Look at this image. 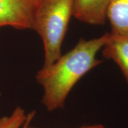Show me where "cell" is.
<instances>
[{
    "mask_svg": "<svg viewBox=\"0 0 128 128\" xmlns=\"http://www.w3.org/2000/svg\"><path fill=\"white\" fill-rule=\"evenodd\" d=\"M108 33L89 40L81 38L72 50L61 55L52 65L38 71L35 78L44 90L41 102L47 110L63 108L69 94L79 80L103 62L96 56L104 45Z\"/></svg>",
    "mask_w": 128,
    "mask_h": 128,
    "instance_id": "cell-1",
    "label": "cell"
},
{
    "mask_svg": "<svg viewBox=\"0 0 128 128\" xmlns=\"http://www.w3.org/2000/svg\"><path fill=\"white\" fill-rule=\"evenodd\" d=\"M72 0H41L35 11L33 29L42 40L44 64L50 66L61 56V47L73 16Z\"/></svg>",
    "mask_w": 128,
    "mask_h": 128,
    "instance_id": "cell-2",
    "label": "cell"
},
{
    "mask_svg": "<svg viewBox=\"0 0 128 128\" xmlns=\"http://www.w3.org/2000/svg\"><path fill=\"white\" fill-rule=\"evenodd\" d=\"M36 0H0V28L33 29Z\"/></svg>",
    "mask_w": 128,
    "mask_h": 128,
    "instance_id": "cell-3",
    "label": "cell"
},
{
    "mask_svg": "<svg viewBox=\"0 0 128 128\" xmlns=\"http://www.w3.org/2000/svg\"><path fill=\"white\" fill-rule=\"evenodd\" d=\"M112 0H72L73 16L92 25H103Z\"/></svg>",
    "mask_w": 128,
    "mask_h": 128,
    "instance_id": "cell-4",
    "label": "cell"
},
{
    "mask_svg": "<svg viewBox=\"0 0 128 128\" xmlns=\"http://www.w3.org/2000/svg\"><path fill=\"white\" fill-rule=\"evenodd\" d=\"M102 54L106 59L113 60L118 65L128 86V37L109 33L102 48Z\"/></svg>",
    "mask_w": 128,
    "mask_h": 128,
    "instance_id": "cell-5",
    "label": "cell"
},
{
    "mask_svg": "<svg viewBox=\"0 0 128 128\" xmlns=\"http://www.w3.org/2000/svg\"><path fill=\"white\" fill-rule=\"evenodd\" d=\"M107 18L111 26V34L128 37V0H112Z\"/></svg>",
    "mask_w": 128,
    "mask_h": 128,
    "instance_id": "cell-6",
    "label": "cell"
},
{
    "mask_svg": "<svg viewBox=\"0 0 128 128\" xmlns=\"http://www.w3.org/2000/svg\"><path fill=\"white\" fill-rule=\"evenodd\" d=\"M29 113L20 106L17 107L8 116L0 118V128H22L28 120Z\"/></svg>",
    "mask_w": 128,
    "mask_h": 128,
    "instance_id": "cell-7",
    "label": "cell"
},
{
    "mask_svg": "<svg viewBox=\"0 0 128 128\" xmlns=\"http://www.w3.org/2000/svg\"><path fill=\"white\" fill-rule=\"evenodd\" d=\"M35 114H36L35 111H32L30 112L29 118H28V120L26 122V124L24 128H40L36 127V126H32L31 124H31L32 120H33V118H34ZM78 128H106V127L102 124H92V125L81 126V127H80Z\"/></svg>",
    "mask_w": 128,
    "mask_h": 128,
    "instance_id": "cell-8",
    "label": "cell"
},
{
    "mask_svg": "<svg viewBox=\"0 0 128 128\" xmlns=\"http://www.w3.org/2000/svg\"><path fill=\"white\" fill-rule=\"evenodd\" d=\"M30 113H29V116H30ZM29 116H28V118H29ZM28 120H27V122H28ZM24 124V126H23V128H24V126H25V124Z\"/></svg>",
    "mask_w": 128,
    "mask_h": 128,
    "instance_id": "cell-9",
    "label": "cell"
},
{
    "mask_svg": "<svg viewBox=\"0 0 128 128\" xmlns=\"http://www.w3.org/2000/svg\"><path fill=\"white\" fill-rule=\"evenodd\" d=\"M36 1H37V2H38H38H39V1H41V0H36Z\"/></svg>",
    "mask_w": 128,
    "mask_h": 128,
    "instance_id": "cell-10",
    "label": "cell"
}]
</instances>
